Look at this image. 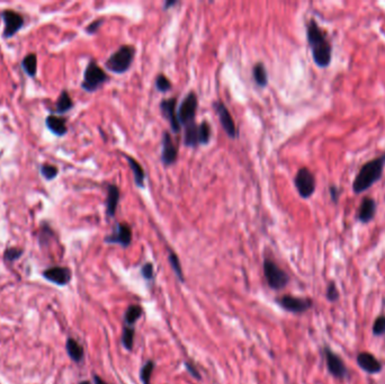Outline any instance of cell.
<instances>
[{
    "label": "cell",
    "instance_id": "52a82bcc",
    "mask_svg": "<svg viewBox=\"0 0 385 384\" xmlns=\"http://www.w3.org/2000/svg\"><path fill=\"white\" fill-rule=\"evenodd\" d=\"M294 184L300 196L303 198L311 197L316 191V178H314L312 171L305 167L297 171L294 178Z\"/></svg>",
    "mask_w": 385,
    "mask_h": 384
},
{
    "label": "cell",
    "instance_id": "74e56055",
    "mask_svg": "<svg viewBox=\"0 0 385 384\" xmlns=\"http://www.w3.org/2000/svg\"><path fill=\"white\" fill-rule=\"evenodd\" d=\"M185 367L187 372L191 374L193 377L196 378V380H200L202 378V376L199 375V373L197 371L196 367H195V365H193V363H189V362H185Z\"/></svg>",
    "mask_w": 385,
    "mask_h": 384
},
{
    "label": "cell",
    "instance_id": "ab89813d",
    "mask_svg": "<svg viewBox=\"0 0 385 384\" xmlns=\"http://www.w3.org/2000/svg\"><path fill=\"white\" fill-rule=\"evenodd\" d=\"M94 383L95 384H108L104 380H102L101 377H99L98 375H94Z\"/></svg>",
    "mask_w": 385,
    "mask_h": 384
},
{
    "label": "cell",
    "instance_id": "d590c367",
    "mask_svg": "<svg viewBox=\"0 0 385 384\" xmlns=\"http://www.w3.org/2000/svg\"><path fill=\"white\" fill-rule=\"evenodd\" d=\"M338 296H339V294H338V291H337V288H336L335 283H330L329 286H328V291H327L328 300L333 302V301L338 299Z\"/></svg>",
    "mask_w": 385,
    "mask_h": 384
},
{
    "label": "cell",
    "instance_id": "e575fe53",
    "mask_svg": "<svg viewBox=\"0 0 385 384\" xmlns=\"http://www.w3.org/2000/svg\"><path fill=\"white\" fill-rule=\"evenodd\" d=\"M141 273H142L143 277L145 279H148V280L153 279V277H155V275H153V265L151 264V263H145L143 265V267L141 268Z\"/></svg>",
    "mask_w": 385,
    "mask_h": 384
},
{
    "label": "cell",
    "instance_id": "8fae6325",
    "mask_svg": "<svg viewBox=\"0 0 385 384\" xmlns=\"http://www.w3.org/2000/svg\"><path fill=\"white\" fill-rule=\"evenodd\" d=\"M2 17L5 21V37H12L14 34L17 33L21 29V26L24 25L23 17H21L18 13L13 12V10H5L2 14Z\"/></svg>",
    "mask_w": 385,
    "mask_h": 384
},
{
    "label": "cell",
    "instance_id": "ba28073f",
    "mask_svg": "<svg viewBox=\"0 0 385 384\" xmlns=\"http://www.w3.org/2000/svg\"><path fill=\"white\" fill-rule=\"evenodd\" d=\"M213 106H214V110L216 112V114H218V116H219V121L221 123V125H222V127H223L224 132L226 133L227 137L231 138V139H236L238 137L236 123H235V121H233L232 115L230 114V112H229V110H227V107L220 100L215 101Z\"/></svg>",
    "mask_w": 385,
    "mask_h": 384
},
{
    "label": "cell",
    "instance_id": "cb8c5ba5",
    "mask_svg": "<svg viewBox=\"0 0 385 384\" xmlns=\"http://www.w3.org/2000/svg\"><path fill=\"white\" fill-rule=\"evenodd\" d=\"M142 313H143L142 306H140L138 304L130 305L127 308L126 312H125V316H124L126 326L133 327L134 324H135V322H137L139 320V319H140V317L142 316Z\"/></svg>",
    "mask_w": 385,
    "mask_h": 384
},
{
    "label": "cell",
    "instance_id": "7402d4cb",
    "mask_svg": "<svg viewBox=\"0 0 385 384\" xmlns=\"http://www.w3.org/2000/svg\"><path fill=\"white\" fill-rule=\"evenodd\" d=\"M184 143L187 147L195 148L199 145V135H198V125L196 123L185 126V135H184Z\"/></svg>",
    "mask_w": 385,
    "mask_h": 384
},
{
    "label": "cell",
    "instance_id": "277c9868",
    "mask_svg": "<svg viewBox=\"0 0 385 384\" xmlns=\"http://www.w3.org/2000/svg\"><path fill=\"white\" fill-rule=\"evenodd\" d=\"M264 274L269 288L276 291L284 289L290 282L289 275L270 259L264 261Z\"/></svg>",
    "mask_w": 385,
    "mask_h": 384
},
{
    "label": "cell",
    "instance_id": "d6a6232c",
    "mask_svg": "<svg viewBox=\"0 0 385 384\" xmlns=\"http://www.w3.org/2000/svg\"><path fill=\"white\" fill-rule=\"evenodd\" d=\"M373 332L376 336H382L385 334V317L381 316L378 317L373 326Z\"/></svg>",
    "mask_w": 385,
    "mask_h": 384
},
{
    "label": "cell",
    "instance_id": "f546056e",
    "mask_svg": "<svg viewBox=\"0 0 385 384\" xmlns=\"http://www.w3.org/2000/svg\"><path fill=\"white\" fill-rule=\"evenodd\" d=\"M169 263L171 265L173 272H175V274L177 275V277L179 278L181 282H184L185 278H184V275H183V269H182V266H181V262H179V259H178L176 253L173 251L169 252Z\"/></svg>",
    "mask_w": 385,
    "mask_h": 384
},
{
    "label": "cell",
    "instance_id": "1f68e13d",
    "mask_svg": "<svg viewBox=\"0 0 385 384\" xmlns=\"http://www.w3.org/2000/svg\"><path fill=\"white\" fill-rule=\"evenodd\" d=\"M41 172L47 181H51V180H53V178H56L58 176L59 170H58L57 167L53 166V165H43L41 167Z\"/></svg>",
    "mask_w": 385,
    "mask_h": 384
},
{
    "label": "cell",
    "instance_id": "9a60e30c",
    "mask_svg": "<svg viewBox=\"0 0 385 384\" xmlns=\"http://www.w3.org/2000/svg\"><path fill=\"white\" fill-rule=\"evenodd\" d=\"M43 276L57 285H67L71 279V272L66 267H52L46 269Z\"/></svg>",
    "mask_w": 385,
    "mask_h": 384
},
{
    "label": "cell",
    "instance_id": "3957f363",
    "mask_svg": "<svg viewBox=\"0 0 385 384\" xmlns=\"http://www.w3.org/2000/svg\"><path fill=\"white\" fill-rule=\"evenodd\" d=\"M134 54L135 48L132 45H123L108 58L105 66L114 73L126 72L133 62Z\"/></svg>",
    "mask_w": 385,
    "mask_h": 384
},
{
    "label": "cell",
    "instance_id": "f1b7e54d",
    "mask_svg": "<svg viewBox=\"0 0 385 384\" xmlns=\"http://www.w3.org/2000/svg\"><path fill=\"white\" fill-rule=\"evenodd\" d=\"M199 144H208L211 139V127L208 122H202L198 125Z\"/></svg>",
    "mask_w": 385,
    "mask_h": 384
},
{
    "label": "cell",
    "instance_id": "d6986e66",
    "mask_svg": "<svg viewBox=\"0 0 385 384\" xmlns=\"http://www.w3.org/2000/svg\"><path fill=\"white\" fill-rule=\"evenodd\" d=\"M66 122L67 121L64 117L50 115L46 118V126L50 129L54 134L59 135V137H62V135L66 134L68 131Z\"/></svg>",
    "mask_w": 385,
    "mask_h": 384
},
{
    "label": "cell",
    "instance_id": "ffe728a7",
    "mask_svg": "<svg viewBox=\"0 0 385 384\" xmlns=\"http://www.w3.org/2000/svg\"><path fill=\"white\" fill-rule=\"evenodd\" d=\"M125 158L129 162L130 168H131V170L133 171L135 184H137L138 187L143 188L144 187V182H145V172L142 168V166H141L134 158H132V157L125 156Z\"/></svg>",
    "mask_w": 385,
    "mask_h": 384
},
{
    "label": "cell",
    "instance_id": "836d02e7",
    "mask_svg": "<svg viewBox=\"0 0 385 384\" xmlns=\"http://www.w3.org/2000/svg\"><path fill=\"white\" fill-rule=\"evenodd\" d=\"M21 255H23V250L18 249V248H8L5 250V259L8 262H14L16 259H18Z\"/></svg>",
    "mask_w": 385,
    "mask_h": 384
},
{
    "label": "cell",
    "instance_id": "4316f807",
    "mask_svg": "<svg viewBox=\"0 0 385 384\" xmlns=\"http://www.w3.org/2000/svg\"><path fill=\"white\" fill-rule=\"evenodd\" d=\"M134 335H135L134 327H131V326H124L121 340H122V345H123L124 347H125L127 350H132V349H133Z\"/></svg>",
    "mask_w": 385,
    "mask_h": 384
},
{
    "label": "cell",
    "instance_id": "4fadbf2b",
    "mask_svg": "<svg viewBox=\"0 0 385 384\" xmlns=\"http://www.w3.org/2000/svg\"><path fill=\"white\" fill-rule=\"evenodd\" d=\"M176 105H177V99L175 98V97H172V98L164 99L161 101L160 110L162 112V114H164L165 118H167V120L169 121L172 132L178 133L181 131V123L179 121H178V117H177Z\"/></svg>",
    "mask_w": 385,
    "mask_h": 384
},
{
    "label": "cell",
    "instance_id": "5bb4252c",
    "mask_svg": "<svg viewBox=\"0 0 385 384\" xmlns=\"http://www.w3.org/2000/svg\"><path fill=\"white\" fill-rule=\"evenodd\" d=\"M178 158V151L177 148L173 144L170 134L168 132L164 133L162 137V153L161 160L165 166H171L175 164Z\"/></svg>",
    "mask_w": 385,
    "mask_h": 384
},
{
    "label": "cell",
    "instance_id": "b9f144b4",
    "mask_svg": "<svg viewBox=\"0 0 385 384\" xmlns=\"http://www.w3.org/2000/svg\"><path fill=\"white\" fill-rule=\"evenodd\" d=\"M79 384H90V382L89 381H83V382H80Z\"/></svg>",
    "mask_w": 385,
    "mask_h": 384
},
{
    "label": "cell",
    "instance_id": "7c38bea8",
    "mask_svg": "<svg viewBox=\"0 0 385 384\" xmlns=\"http://www.w3.org/2000/svg\"><path fill=\"white\" fill-rule=\"evenodd\" d=\"M325 361H327V367L330 372V374L337 378H344L348 374L346 366L344 364L343 360H341L338 355H336L332 350L329 348L324 349Z\"/></svg>",
    "mask_w": 385,
    "mask_h": 384
},
{
    "label": "cell",
    "instance_id": "7a4b0ae2",
    "mask_svg": "<svg viewBox=\"0 0 385 384\" xmlns=\"http://www.w3.org/2000/svg\"><path fill=\"white\" fill-rule=\"evenodd\" d=\"M385 167V152L374 158L362 166L360 171L357 172L355 181L352 183V189L356 194L367 191L374 184L377 183L383 175Z\"/></svg>",
    "mask_w": 385,
    "mask_h": 384
},
{
    "label": "cell",
    "instance_id": "603a6c76",
    "mask_svg": "<svg viewBox=\"0 0 385 384\" xmlns=\"http://www.w3.org/2000/svg\"><path fill=\"white\" fill-rule=\"evenodd\" d=\"M252 77L254 83L257 84L259 87H266L268 84V75L267 71H266V68L264 67L263 63H257L254 64L252 68Z\"/></svg>",
    "mask_w": 385,
    "mask_h": 384
},
{
    "label": "cell",
    "instance_id": "e0dca14e",
    "mask_svg": "<svg viewBox=\"0 0 385 384\" xmlns=\"http://www.w3.org/2000/svg\"><path fill=\"white\" fill-rule=\"evenodd\" d=\"M121 192L120 188L114 184H110L107 187V199H106V213L110 218H114L120 202Z\"/></svg>",
    "mask_w": 385,
    "mask_h": 384
},
{
    "label": "cell",
    "instance_id": "9c48e42d",
    "mask_svg": "<svg viewBox=\"0 0 385 384\" xmlns=\"http://www.w3.org/2000/svg\"><path fill=\"white\" fill-rule=\"evenodd\" d=\"M277 303L286 311L293 313H303L312 306V301L310 299H302V297L291 295L279 297V299H277Z\"/></svg>",
    "mask_w": 385,
    "mask_h": 384
},
{
    "label": "cell",
    "instance_id": "2e32d148",
    "mask_svg": "<svg viewBox=\"0 0 385 384\" xmlns=\"http://www.w3.org/2000/svg\"><path fill=\"white\" fill-rule=\"evenodd\" d=\"M376 213V202L371 197L363 198L361 205L357 210V219L362 223H368L374 219Z\"/></svg>",
    "mask_w": 385,
    "mask_h": 384
},
{
    "label": "cell",
    "instance_id": "30bf717a",
    "mask_svg": "<svg viewBox=\"0 0 385 384\" xmlns=\"http://www.w3.org/2000/svg\"><path fill=\"white\" fill-rule=\"evenodd\" d=\"M106 243H115L124 248L129 247L132 242V229L126 223H118L112 235L105 238Z\"/></svg>",
    "mask_w": 385,
    "mask_h": 384
},
{
    "label": "cell",
    "instance_id": "484cf974",
    "mask_svg": "<svg viewBox=\"0 0 385 384\" xmlns=\"http://www.w3.org/2000/svg\"><path fill=\"white\" fill-rule=\"evenodd\" d=\"M72 106H73V103H72L71 98H70L69 94L67 93V91H62L60 97H59V99L57 101L56 112L57 113H66V112L71 110Z\"/></svg>",
    "mask_w": 385,
    "mask_h": 384
},
{
    "label": "cell",
    "instance_id": "ac0fdd59",
    "mask_svg": "<svg viewBox=\"0 0 385 384\" xmlns=\"http://www.w3.org/2000/svg\"><path fill=\"white\" fill-rule=\"evenodd\" d=\"M357 363L363 370L367 373H371V374L381 372L382 370L381 362L370 353H361L357 356Z\"/></svg>",
    "mask_w": 385,
    "mask_h": 384
},
{
    "label": "cell",
    "instance_id": "8d00e7d4",
    "mask_svg": "<svg viewBox=\"0 0 385 384\" xmlns=\"http://www.w3.org/2000/svg\"><path fill=\"white\" fill-rule=\"evenodd\" d=\"M102 23H104V19H101V18L94 20L93 23H91V24H89L88 26H87V29H86L87 33H89V34H94V33H96V32L99 30V27H100V25H101Z\"/></svg>",
    "mask_w": 385,
    "mask_h": 384
},
{
    "label": "cell",
    "instance_id": "5b68a950",
    "mask_svg": "<svg viewBox=\"0 0 385 384\" xmlns=\"http://www.w3.org/2000/svg\"><path fill=\"white\" fill-rule=\"evenodd\" d=\"M108 80V75L95 61H90L85 70L84 81L81 84L86 91L93 93Z\"/></svg>",
    "mask_w": 385,
    "mask_h": 384
},
{
    "label": "cell",
    "instance_id": "8992f818",
    "mask_svg": "<svg viewBox=\"0 0 385 384\" xmlns=\"http://www.w3.org/2000/svg\"><path fill=\"white\" fill-rule=\"evenodd\" d=\"M197 106V96L194 91H191L182 101L179 110H178L177 113L178 121H179V123L183 124L184 126H188L191 125V124L195 123V115H196Z\"/></svg>",
    "mask_w": 385,
    "mask_h": 384
},
{
    "label": "cell",
    "instance_id": "6da1fadb",
    "mask_svg": "<svg viewBox=\"0 0 385 384\" xmlns=\"http://www.w3.org/2000/svg\"><path fill=\"white\" fill-rule=\"evenodd\" d=\"M306 37L310 45L314 63L320 68H327L331 63L332 47L327 34L320 29L314 19H311L306 26Z\"/></svg>",
    "mask_w": 385,
    "mask_h": 384
},
{
    "label": "cell",
    "instance_id": "60d3db41",
    "mask_svg": "<svg viewBox=\"0 0 385 384\" xmlns=\"http://www.w3.org/2000/svg\"><path fill=\"white\" fill-rule=\"evenodd\" d=\"M178 3L177 2H167L166 4H165V9L167 10V9H169V7L170 6H175V5H177Z\"/></svg>",
    "mask_w": 385,
    "mask_h": 384
},
{
    "label": "cell",
    "instance_id": "83f0119b",
    "mask_svg": "<svg viewBox=\"0 0 385 384\" xmlns=\"http://www.w3.org/2000/svg\"><path fill=\"white\" fill-rule=\"evenodd\" d=\"M155 367H156V363L153 361H148L142 366V369H141L140 371V378L143 384H150L151 375H152Z\"/></svg>",
    "mask_w": 385,
    "mask_h": 384
},
{
    "label": "cell",
    "instance_id": "d4e9b609",
    "mask_svg": "<svg viewBox=\"0 0 385 384\" xmlns=\"http://www.w3.org/2000/svg\"><path fill=\"white\" fill-rule=\"evenodd\" d=\"M21 66H23V69L25 70V72L27 74L31 75V77H34L37 69V59L35 54L31 53L27 57H25L23 59V62H21Z\"/></svg>",
    "mask_w": 385,
    "mask_h": 384
},
{
    "label": "cell",
    "instance_id": "f35d334b",
    "mask_svg": "<svg viewBox=\"0 0 385 384\" xmlns=\"http://www.w3.org/2000/svg\"><path fill=\"white\" fill-rule=\"evenodd\" d=\"M330 195H331V199L333 202H337L338 198H339V195H340V189L337 188L336 186H330Z\"/></svg>",
    "mask_w": 385,
    "mask_h": 384
},
{
    "label": "cell",
    "instance_id": "44dd1931",
    "mask_svg": "<svg viewBox=\"0 0 385 384\" xmlns=\"http://www.w3.org/2000/svg\"><path fill=\"white\" fill-rule=\"evenodd\" d=\"M66 348H67V353L69 355V357L75 363H80L81 361L84 360V348L75 342L74 339L69 338L67 340L66 344Z\"/></svg>",
    "mask_w": 385,
    "mask_h": 384
},
{
    "label": "cell",
    "instance_id": "4dcf8cb0",
    "mask_svg": "<svg viewBox=\"0 0 385 384\" xmlns=\"http://www.w3.org/2000/svg\"><path fill=\"white\" fill-rule=\"evenodd\" d=\"M156 87L159 91H161V93H166V91L170 90L172 88V85L170 83V80L168 79L165 74L160 73L157 75Z\"/></svg>",
    "mask_w": 385,
    "mask_h": 384
}]
</instances>
